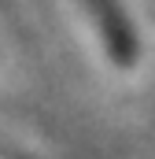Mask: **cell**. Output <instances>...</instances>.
Masks as SVG:
<instances>
[{
	"label": "cell",
	"instance_id": "1",
	"mask_svg": "<svg viewBox=\"0 0 155 159\" xmlns=\"http://www.w3.org/2000/svg\"><path fill=\"white\" fill-rule=\"evenodd\" d=\"M81 7L92 19L100 41L107 44L111 59H115L118 67H133L137 63V34H133L129 19L122 11V4L118 0H81Z\"/></svg>",
	"mask_w": 155,
	"mask_h": 159
}]
</instances>
